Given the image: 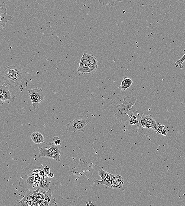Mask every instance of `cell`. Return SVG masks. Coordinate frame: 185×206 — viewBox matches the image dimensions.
Returning <instances> with one entry per match:
<instances>
[{
  "label": "cell",
  "instance_id": "cell-1",
  "mask_svg": "<svg viewBox=\"0 0 185 206\" xmlns=\"http://www.w3.org/2000/svg\"><path fill=\"white\" fill-rule=\"evenodd\" d=\"M137 100L135 97L126 96L124 97L122 104L116 106L114 114L120 122L128 121L131 115L138 112L134 107Z\"/></svg>",
  "mask_w": 185,
  "mask_h": 206
},
{
  "label": "cell",
  "instance_id": "cell-2",
  "mask_svg": "<svg viewBox=\"0 0 185 206\" xmlns=\"http://www.w3.org/2000/svg\"><path fill=\"white\" fill-rule=\"evenodd\" d=\"M2 77L5 82L13 88L22 85L24 81L22 70L16 66H9L5 68L3 71Z\"/></svg>",
  "mask_w": 185,
  "mask_h": 206
},
{
  "label": "cell",
  "instance_id": "cell-3",
  "mask_svg": "<svg viewBox=\"0 0 185 206\" xmlns=\"http://www.w3.org/2000/svg\"><path fill=\"white\" fill-rule=\"evenodd\" d=\"M38 168V167L33 165L26 167L21 172L19 181L20 186L27 189L34 188L36 184Z\"/></svg>",
  "mask_w": 185,
  "mask_h": 206
},
{
  "label": "cell",
  "instance_id": "cell-4",
  "mask_svg": "<svg viewBox=\"0 0 185 206\" xmlns=\"http://www.w3.org/2000/svg\"><path fill=\"white\" fill-rule=\"evenodd\" d=\"M90 119L87 117L79 116L72 122L68 123L66 125L68 131L72 132L84 131Z\"/></svg>",
  "mask_w": 185,
  "mask_h": 206
},
{
  "label": "cell",
  "instance_id": "cell-5",
  "mask_svg": "<svg viewBox=\"0 0 185 206\" xmlns=\"http://www.w3.org/2000/svg\"><path fill=\"white\" fill-rule=\"evenodd\" d=\"M28 92L32 102L33 108L34 109L38 108L40 103L45 99V95L42 89L37 87L29 90Z\"/></svg>",
  "mask_w": 185,
  "mask_h": 206
},
{
  "label": "cell",
  "instance_id": "cell-6",
  "mask_svg": "<svg viewBox=\"0 0 185 206\" xmlns=\"http://www.w3.org/2000/svg\"><path fill=\"white\" fill-rule=\"evenodd\" d=\"M39 187L41 190L47 191L50 189L55 190V184L54 178L44 176L41 178L39 184Z\"/></svg>",
  "mask_w": 185,
  "mask_h": 206
},
{
  "label": "cell",
  "instance_id": "cell-7",
  "mask_svg": "<svg viewBox=\"0 0 185 206\" xmlns=\"http://www.w3.org/2000/svg\"><path fill=\"white\" fill-rule=\"evenodd\" d=\"M124 184V180L120 175H112L111 181V188L114 189H119L122 188Z\"/></svg>",
  "mask_w": 185,
  "mask_h": 206
},
{
  "label": "cell",
  "instance_id": "cell-8",
  "mask_svg": "<svg viewBox=\"0 0 185 206\" xmlns=\"http://www.w3.org/2000/svg\"><path fill=\"white\" fill-rule=\"evenodd\" d=\"M62 148V145H61L60 147L53 150L50 153L45 154L42 157L53 159L57 162H60L61 161L60 160V156Z\"/></svg>",
  "mask_w": 185,
  "mask_h": 206
},
{
  "label": "cell",
  "instance_id": "cell-9",
  "mask_svg": "<svg viewBox=\"0 0 185 206\" xmlns=\"http://www.w3.org/2000/svg\"><path fill=\"white\" fill-rule=\"evenodd\" d=\"M98 66L90 64L86 68H80L77 69L78 72L83 74L90 75L96 72L98 69Z\"/></svg>",
  "mask_w": 185,
  "mask_h": 206
},
{
  "label": "cell",
  "instance_id": "cell-10",
  "mask_svg": "<svg viewBox=\"0 0 185 206\" xmlns=\"http://www.w3.org/2000/svg\"><path fill=\"white\" fill-rule=\"evenodd\" d=\"M32 140L36 144H38L42 143H45L44 142V138L43 135L39 132H34L31 134ZM46 144L47 143H46Z\"/></svg>",
  "mask_w": 185,
  "mask_h": 206
},
{
  "label": "cell",
  "instance_id": "cell-11",
  "mask_svg": "<svg viewBox=\"0 0 185 206\" xmlns=\"http://www.w3.org/2000/svg\"><path fill=\"white\" fill-rule=\"evenodd\" d=\"M14 99L11 96V92L7 87H6L3 94L0 96V101L4 102L6 101H9L11 102H13Z\"/></svg>",
  "mask_w": 185,
  "mask_h": 206
},
{
  "label": "cell",
  "instance_id": "cell-12",
  "mask_svg": "<svg viewBox=\"0 0 185 206\" xmlns=\"http://www.w3.org/2000/svg\"><path fill=\"white\" fill-rule=\"evenodd\" d=\"M133 81L130 78L125 77L121 84V89L122 91H125L132 85Z\"/></svg>",
  "mask_w": 185,
  "mask_h": 206
},
{
  "label": "cell",
  "instance_id": "cell-13",
  "mask_svg": "<svg viewBox=\"0 0 185 206\" xmlns=\"http://www.w3.org/2000/svg\"><path fill=\"white\" fill-rule=\"evenodd\" d=\"M138 127L142 128L151 129L149 123L146 118L145 116L143 115L141 117V119L138 123Z\"/></svg>",
  "mask_w": 185,
  "mask_h": 206
},
{
  "label": "cell",
  "instance_id": "cell-14",
  "mask_svg": "<svg viewBox=\"0 0 185 206\" xmlns=\"http://www.w3.org/2000/svg\"><path fill=\"white\" fill-rule=\"evenodd\" d=\"M12 17L7 14H0V26L5 27L6 23Z\"/></svg>",
  "mask_w": 185,
  "mask_h": 206
},
{
  "label": "cell",
  "instance_id": "cell-15",
  "mask_svg": "<svg viewBox=\"0 0 185 206\" xmlns=\"http://www.w3.org/2000/svg\"><path fill=\"white\" fill-rule=\"evenodd\" d=\"M112 174L109 173V175L105 179H102L101 180H97L96 182L99 184H103V185H106V186L111 188V179H112Z\"/></svg>",
  "mask_w": 185,
  "mask_h": 206
},
{
  "label": "cell",
  "instance_id": "cell-16",
  "mask_svg": "<svg viewBox=\"0 0 185 206\" xmlns=\"http://www.w3.org/2000/svg\"><path fill=\"white\" fill-rule=\"evenodd\" d=\"M89 62L88 60L86 53H84L83 56L81 58L79 68H86L89 66Z\"/></svg>",
  "mask_w": 185,
  "mask_h": 206
},
{
  "label": "cell",
  "instance_id": "cell-17",
  "mask_svg": "<svg viewBox=\"0 0 185 206\" xmlns=\"http://www.w3.org/2000/svg\"><path fill=\"white\" fill-rule=\"evenodd\" d=\"M122 1V0H99V3L104 6H115V1L121 2Z\"/></svg>",
  "mask_w": 185,
  "mask_h": 206
},
{
  "label": "cell",
  "instance_id": "cell-18",
  "mask_svg": "<svg viewBox=\"0 0 185 206\" xmlns=\"http://www.w3.org/2000/svg\"><path fill=\"white\" fill-rule=\"evenodd\" d=\"M86 54L89 63L90 64L98 66V62L96 57L92 54H89L87 53H86Z\"/></svg>",
  "mask_w": 185,
  "mask_h": 206
},
{
  "label": "cell",
  "instance_id": "cell-19",
  "mask_svg": "<svg viewBox=\"0 0 185 206\" xmlns=\"http://www.w3.org/2000/svg\"><path fill=\"white\" fill-rule=\"evenodd\" d=\"M146 118L147 119V121H148L149 123L151 126V129L154 130V127L155 124H156V122L155 121L154 119L152 118L151 116L147 115L145 116Z\"/></svg>",
  "mask_w": 185,
  "mask_h": 206
},
{
  "label": "cell",
  "instance_id": "cell-20",
  "mask_svg": "<svg viewBox=\"0 0 185 206\" xmlns=\"http://www.w3.org/2000/svg\"><path fill=\"white\" fill-rule=\"evenodd\" d=\"M109 172L104 171L102 168H100L99 171H98V175L101 177L102 179H105L109 175Z\"/></svg>",
  "mask_w": 185,
  "mask_h": 206
},
{
  "label": "cell",
  "instance_id": "cell-21",
  "mask_svg": "<svg viewBox=\"0 0 185 206\" xmlns=\"http://www.w3.org/2000/svg\"><path fill=\"white\" fill-rule=\"evenodd\" d=\"M185 60V54L182 57V58L179 60H178L177 62H176L175 63V65L176 67H179L180 69H183V66H182V64L183 62H184Z\"/></svg>",
  "mask_w": 185,
  "mask_h": 206
},
{
  "label": "cell",
  "instance_id": "cell-22",
  "mask_svg": "<svg viewBox=\"0 0 185 206\" xmlns=\"http://www.w3.org/2000/svg\"><path fill=\"white\" fill-rule=\"evenodd\" d=\"M7 8L5 2L0 3V14H7Z\"/></svg>",
  "mask_w": 185,
  "mask_h": 206
},
{
  "label": "cell",
  "instance_id": "cell-23",
  "mask_svg": "<svg viewBox=\"0 0 185 206\" xmlns=\"http://www.w3.org/2000/svg\"><path fill=\"white\" fill-rule=\"evenodd\" d=\"M130 124L131 125H135L138 124L139 123L138 120L137 119V117L134 115H131L130 118Z\"/></svg>",
  "mask_w": 185,
  "mask_h": 206
},
{
  "label": "cell",
  "instance_id": "cell-24",
  "mask_svg": "<svg viewBox=\"0 0 185 206\" xmlns=\"http://www.w3.org/2000/svg\"><path fill=\"white\" fill-rule=\"evenodd\" d=\"M53 141H54V143L55 145L58 146L61 144V142L60 139L58 136H55L54 138H53Z\"/></svg>",
  "mask_w": 185,
  "mask_h": 206
},
{
  "label": "cell",
  "instance_id": "cell-25",
  "mask_svg": "<svg viewBox=\"0 0 185 206\" xmlns=\"http://www.w3.org/2000/svg\"><path fill=\"white\" fill-rule=\"evenodd\" d=\"M165 127V126L164 125H161L160 126V127L157 129L156 131L157 134H161L162 131V130L164 129V127Z\"/></svg>",
  "mask_w": 185,
  "mask_h": 206
},
{
  "label": "cell",
  "instance_id": "cell-26",
  "mask_svg": "<svg viewBox=\"0 0 185 206\" xmlns=\"http://www.w3.org/2000/svg\"><path fill=\"white\" fill-rule=\"evenodd\" d=\"M44 172L46 175H48L50 173V170L48 166H46L44 168Z\"/></svg>",
  "mask_w": 185,
  "mask_h": 206
},
{
  "label": "cell",
  "instance_id": "cell-27",
  "mask_svg": "<svg viewBox=\"0 0 185 206\" xmlns=\"http://www.w3.org/2000/svg\"><path fill=\"white\" fill-rule=\"evenodd\" d=\"M161 125V124L160 123H156V124L154 126V130H155V131H156L157 129H158Z\"/></svg>",
  "mask_w": 185,
  "mask_h": 206
},
{
  "label": "cell",
  "instance_id": "cell-28",
  "mask_svg": "<svg viewBox=\"0 0 185 206\" xmlns=\"http://www.w3.org/2000/svg\"><path fill=\"white\" fill-rule=\"evenodd\" d=\"M86 206H95V204H94V203L93 202H88L87 204H86Z\"/></svg>",
  "mask_w": 185,
  "mask_h": 206
},
{
  "label": "cell",
  "instance_id": "cell-29",
  "mask_svg": "<svg viewBox=\"0 0 185 206\" xmlns=\"http://www.w3.org/2000/svg\"><path fill=\"white\" fill-rule=\"evenodd\" d=\"M47 175V176L51 178H54V174H53V172H50V173H49L48 175Z\"/></svg>",
  "mask_w": 185,
  "mask_h": 206
},
{
  "label": "cell",
  "instance_id": "cell-30",
  "mask_svg": "<svg viewBox=\"0 0 185 206\" xmlns=\"http://www.w3.org/2000/svg\"><path fill=\"white\" fill-rule=\"evenodd\" d=\"M161 134L164 136H165L167 134V130L165 129H163L162 131Z\"/></svg>",
  "mask_w": 185,
  "mask_h": 206
},
{
  "label": "cell",
  "instance_id": "cell-31",
  "mask_svg": "<svg viewBox=\"0 0 185 206\" xmlns=\"http://www.w3.org/2000/svg\"><path fill=\"white\" fill-rule=\"evenodd\" d=\"M178 1H185V0H178Z\"/></svg>",
  "mask_w": 185,
  "mask_h": 206
}]
</instances>
